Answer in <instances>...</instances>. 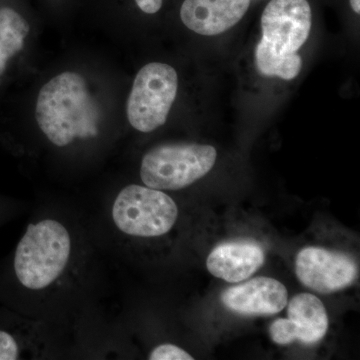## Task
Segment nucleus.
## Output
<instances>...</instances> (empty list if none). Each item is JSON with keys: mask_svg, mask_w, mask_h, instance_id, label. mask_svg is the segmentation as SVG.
I'll use <instances>...</instances> for the list:
<instances>
[{"mask_svg": "<svg viewBox=\"0 0 360 360\" xmlns=\"http://www.w3.org/2000/svg\"><path fill=\"white\" fill-rule=\"evenodd\" d=\"M217 149L205 144H160L141 160V179L144 186L160 191H179L205 176L217 161Z\"/></svg>", "mask_w": 360, "mask_h": 360, "instance_id": "20e7f679", "label": "nucleus"}, {"mask_svg": "<svg viewBox=\"0 0 360 360\" xmlns=\"http://www.w3.org/2000/svg\"><path fill=\"white\" fill-rule=\"evenodd\" d=\"M75 236L61 220L45 217L28 224L14 251L16 281L30 292L51 290L75 260Z\"/></svg>", "mask_w": 360, "mask_h": 360, "instance_id": "f03ea898", "label": "nucleus"}, {"mask_svg": "<svg viewBox=\"0 0 360 360\" xmlns=\"http://www.w3.org/2000/svg\"><path fill=\"white\" fill-rule=\"evenodd\" d=\"M20 342L7 331L0 330V360H14L20 359Z\"/></svg>", "mask_w": 360, "mask_h": 360, "instance_id": "4468645a", "label": "nucleus"}, {"mask_svg": "<svg viewBox=\"0 0 360 360\" xmlns=\"http://www.w3.org/2000/svg\"><path fill=\"white\" fill-rule=\"evenodd\" d=\"M179 215V206L165 191L137 184L123 187L111 205L115 229L131 238L165 236L174 229Z\"/></svg>", "mask_w": 360, "mask_h": 360, "instance_id": "39448f33", "label": "nucleus"}, {"mask_svg": "<svg viewBox=\"0 0 360 360\" xmlns=\"http://www.w3.org/2000/svg\"><path fill=\"white\" fill-rule=\"evenodd\" d=\"M250 6V0H184L180 18L198 34L212 37L238 23Z\"/></svg>", "mask_w": 360, "mask_h": 360, "instance_id": "9d476101", "label": "nucleus"}, {"mask_svg": "<svg viewBox=\"0 0 360 360\" xmlns=\"http://www.w3.org/2000/svg\"><path fill=\"white\" fill-rule=\"evenodd\" d=\"M30 32L27 21L11 7L0 8V77L6 72L9 59L22 51Z\"/></svg>", "mask_w": 360, "mask_h": 360, "instance_id": "f8f14e48", "label": "nucleus"}, {"mask_svg": "<svg viewBox=\"0 0 360 360\" xmlns=\"http://www.w3.org/2000/svg\"><path fill=\"white\" fill-rule=\"evenodd\" d=\"M148 359L150 360H193L188 352L170 343L158 345L153 348V352L149 354Z\"/></svg>", "mask_w": 360, "mask_h": 360, "instance_id": "ddd939ff", "label": "nucleus"}, {"mask_svg": "<svg viewBox=\"0 0 360 360\" xmlns=\"http://www.w3.org/2000/svg\"><path fill=\"white\" fill-rule=\"evenodd\" d=\"M35 120L45 137L58 148H65L77 139L96 137L98 106L84 77L66 71L45 84L37 96Z\"/></svg>", "mask_w": 360, "mask_h": 360, "instance_id": "f257e3e1", "label": "nucleus"}, {"mask_svg": "<svg viewBox=\"0 0 360 360\" xmlns=\"http://www.w3.org/2000/svg\"><path fill=\"white\" fill-rule=\"evenodd\" d=\"M295 272L303 285L319 293L345 290L359 276V269L352 257L314 246L298 252Z\"/></svg>", "mask_w": 360, "mask_h": 360, "instance_id": "0eeeda50", "label": "nucleus"}, {"mask_svg": "<svg viewBox=\"0 0 360 360\" xmlns=\"http://www.w3.org/2000/svg\"><path fill=\"white\" fill-rule=\"evenodd\" d=\"M262 246L253 243H227L213 248L206 267L213 276L229 283H239L264 264Z\"/></svg>", "mask_w": 360, "mask_h": 360, "instance_id": "9b49d317", "label": "nucleus"}, {"mask_svg": "<svg viewBox=\"0 0 360 360\" xmlns=\"http://www.w3.org/2000/svg\"><path fill=\"white\" fill-rule=\"evenodd\" d=\"M179 90V77L172 66L148 63L135 77L127 104V120L139 131H153L167 122Z\"/></svg>", "mask_w": 360, "mask_h": 360, "instance_id": "423d86ee", "label": "nucleus"}, {"mask_svg": "<svg viewBox=\"0 0 360 360\" xmlns=\"http://www.w3.org/2000/svg\"><path fill=\"white\" fill-rule=\"evenodd\" d=\"M288 319H277L269 328L274 342L288 345L298 341L312 345L326 336L328 316L323 303L311 293H300L288 305Z\"/></svg>", "mask_w": 360, "mask_h": 360, "instance_id": "6e6552de", "label": "nucleus"}, {"mask_svg": "<svg viewBox=\"0 0 360 360\" xmlns=\"http://www.w3.org/2000/svg\"><path fill=\"white\" fill-rule=\"evenodd\" d=\"M141 11L148 14H155L162 7L163 0H135Z\"/></svg>", "mask_w": 360, "mask_h": 360, "instance_id": "2eb2a0df", "label": "nucleus"}, {"mask_svg": "<svg viewBox=\"0 0 360 360\" xmlns=\"http://www.w3.org/2000/svg\"><path fill=\"white\" fill-rule=\"evenodd\" d=\"M350 6H352V9H354V13L357 14L360 13V0H349Z\"/></svg>", "mask_w": 360, "mask_h": 360, "instance_id": "dca6fc26", "label": "nucleus"}, {"mask_svg": "<svg viewBox=\"0 0 360 360\" xmlns=\"http://www.w3.org/2000/svg\"><path fill=\"white\" fill-rule=\"evenodd\" d=\"M311 18L307 0H271L267 4L255 52L262 75L291 80L300 75L302 59L297 51L309 39Z\"/></svg>", "mask_w": 360, "mask_h": 360, "instance_id": "7ed1b4c3", "label": "nucleus"}, {"mask_svg": "<svg viewBox=\"0 0 360 360\" xmlns=\"http://www.w3.org/2000/svg\"><path fill=\"white\" fill-rule=\"evenodd\" d=\"M288 292L284 284L271 277H255L231 286L221 295V302L231 311L241 315H272L288 305Z\"/></svg>", "mask_w": 360, "mask_h": 360, "instance_id": "1a4fd4ad", "label": "nucleus"}]
</instances>
